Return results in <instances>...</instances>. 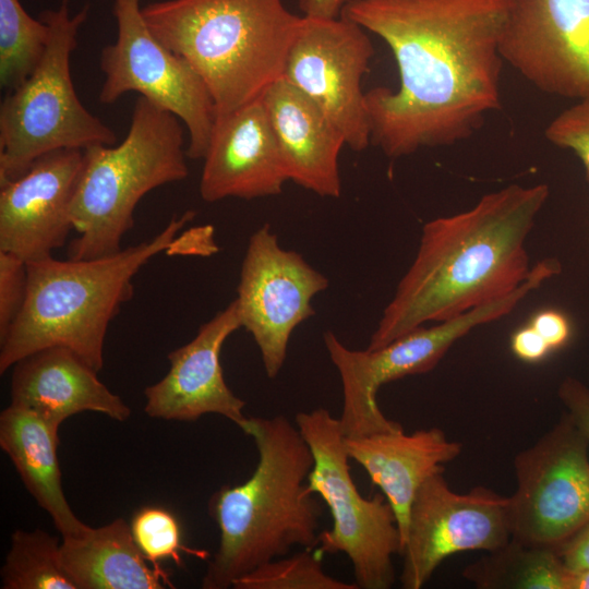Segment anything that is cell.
Returning a JSON list of instances; mask_svg holds the SVG:
<instances>
[{"instance_id":"2e32d148","label":"cell","mask_w":589,"mask_h":589,"mask_svg":"<svg viewBox=\"0 0 589 589\" xmlns=\"http://www.w3.org/2000/svg\"><path fill=\"white\" fill-rule=\"evenodd\" d=\"M83 163V149L52 151L0 185V251L27 263L52 256L65 243Z\"/></svg>"},{"instance_id":"6da1fadb","label":"cell","mask_w":589,"mask_h":589,"mask_svg":"<svg viewBox=\"0 0 589 589\" xmlns=\"http://www.w3.org/2000/svg\"><path fill=\"white\" fill-rule=\"evenodd\" d=\"M509 0H349L341 15L381 37L399 86L365 92L371 144L390 158L469 139L501 108Z\"/></svg>"},{"instance_id":"277c9868","label":"cell","mask_w":589,"mask_h":589,"mask_svg":"<svg viewBox=\"0 0 589 589\" xmlns=\"http://www.w3.org/2000/svg\"><path fill=\"white\" fill-rule=\"evenodd\" d=\"M259 459L249 479L211 496L208 513L219 529V546L203 576L204 589H227L292 546L318 543L322 506L306 480L312 452L286 417H250L242 429Z\"/></svg>"},{"instance_id":"83f0119b","label":"cell","mask_w":589,"mask_h":589,"mask_svg":"<svg viewBox=\"0 0 589 589\" xmlns=\"http://www.w3.org/2000/svg\"><path fill=\"white\" fill-rule=\"evenodd\" d=\"M131 532L133 539L144 554L154 564L163 560H172L182 566V554H191L201 560H207L209 553L205 550L191 549L182 543V533L178 519L167 508L145 506L132 517Z\"/></svg>"},{"instance_id":"cb8c5ba5","label":"cell","mask_w":589,"mask_h":589,"mask_svg":"<svg viewBox=\"0 0 589 589\" xmlns=\"http://www.w3.org/2000/svg\"><path fill=\"white\" fill-rule=\"evenodd\" d=\"M462 577L479 589H567L569 572L555 549L513 538L467 565Z\"/></svg>"},{"instance_id":"f1b7e54d","label":"cell","mask_w":589,"mask_h":589,"mask_svg":"<svg viewBox=\"0 0 589 589\" xmlns=\"http://www.w3.org/2000/svg\"><path fill=\"white\" fill-rule=\"evenodd\" d=\"M544 134L552 144L572 151L580 159L589 183V98L563 110Z\"/></svg>"},{"instance_id":"d6986e66","label":"cell","mask_w":589,"mask_h":589,"mask_svg":"<svg viewBox=\"0 0 589 589\" xmlns=\"http://www.w3.org/2000/svg\"><path fill=\"white\" fill-rule=\"evenodd\" d=\"M288 180L324 197H339L338 158L345 137L327 115L284 77L261 96Z\"/></svg>"},{"instance_id":"7402d4cb","label":"cell","mask_w":589,"mask_h":589,"mask_svg":"<svg viewBox=\"0 0 589 589\" xmlns=\"http://www.w3.org/2000/svg\"><path fill=\"white\" fill-rule=\"evenodd\" d=\"M59 429L34 411L10 405L0 413V447L10 457L26 490L64 537L91 527L71 509L61 484Z\"/></svg>"},{"instance_id":"7a4b0ae2","label":"cell","mask_w":589,"mask_h":589,"mask_svg":"<svg viewBox=\"0 0 589 589\" xmlns=\"http://www.w3.org/2000/svg\"><path fill=\"white\" fill-rule=\"evenodd\" d=\"M549 193L544 183L510 184L483 195L465 212L424 224L417 255L366 349L518 289L531 271L526 240Z\"/></svg>"},{"instance_id":"4316f807","label":"cell","mask_w":589,"mask_h":589,"mask_svg":"<svg viewBox=\"0 0 589 589\" xmlns=\"http://www.w3.org/2000/svg\"><path fill=\"white\" fill-rule=\"evenodd\" d=\"M304 549L289 557L271 560L232 582L235 589H358L323 569L318 551Z\"/></svg>"},{"instance_id":"ba28073f","label":"cell","mask_w":589,"mask_h":589,"mask_svg":"<svg viewBox=\"0 0 589 589\" xmlns=\"http://www.w3.org/2000/svg\"><path fill=\"white\" fill-rule=\"evenodd\" d=\"M556 274L548 260L537 262L527 279L513 293L469 310L458 316L418 327L373 350H352L326 330L324 344L337 369L342 386V410L339 417L346 437L395 432L402 426L386 418L376 394L381 386L395 380L431 371L461 337L477 326L507 315L529 293Z\"/></svg>"},{"instance_id":"e575fe53","label":"cell","mask_w":589,"mask_h":589,"mask_svg":"<svg viewBox=\"0 0 589 589\" xmlns=\"http://www.w3.org/2000/svg\"><path fill=\"white\" fill-rule=\"evenodd\" d=\"M349 0H299L302 15L315 19H337Z\"/></svg>"},{"instance_id":"d6a6232c","label":"cell","mask_w":589,"mask_h":589,"mask_svg":"<svg viewBox=\"0 0 589 589\" xmlns=\"http://www.w3.org/2000/svg\"><path fill=\"white\" fill-rule=\"evenodd\" d=\"M568 572L589 568V522L555 549Z\"/></svg>"},{"instance_id":"e0dca14e","label":"cell","mask_w":589,"mask_h":589,"mask_svg":"<svg viewBox=\"0 0 589 589\" xmlns=\"http://www.w3.org/2000/svg\"><path fill=\"white\" fill-rule=\"evenodd\" d=\"M242 327L235 299L204 323L195 337L168 354L167 374L144 390V411L156 419L195 421L206 413L227 418L241 430L245 401L225 382L220 351L226 339Z\"/></svg>"},{"instance_id":"8fae6325","label":"cell","mask_w":589,"mask_h":589,"mask_svg":"<svg viewBox=\"0 0 589 589\" xmlns=\"http://www.w3.org/2000/svg\"><path fill=\"white\" fill-rule=\"evenodd\" d=\"M589 440L567 412L514 458L512 538L556 549L589 522Z\"/></svg>"},{"instance_id":"ffe728a7","label":"cell","mask_w":589,"mask_h":589,"mask_svg":"<svg viewBox=\"0 0 589 589\" xmlns=\"http://www.w3.org/2000/svg\"><path fill=\"white\" fill-rule=\"evenodd\" d=\"M10 405L34 411L56 428L73 414L93 411L125 421L130 407L70 348L51 346L12 366Z\"/></svg>"},{"instance_id":"603a6c76","label":"cell","mask_w":589,"mask_h":589,"mask_svg":"<svg viewBox=\"0 0 589 589\" xmlns=\"http://www.w3.org/2000/svg\"><path fill=\"white\" fill-rule=\"evenodd\" d=\"M60 557L76 589L173 588L169 574L141 552L122 518L62 538Z\"/></svg>"},{"instance_id":"52a82bcc","label":"cell","mask_w":589,"mask_h":589,"mask_svg":"<svg viewBox=\"0 0 589 589\" xmlns=\"http://www.w3.org/2000/svg\"><path fill=\"white\" fill-rule=\"evenodd\" d=\"M87 9L71 16L69 0H62L58 9L39 16L49 27L45 53L0 106V185L49 152L116 144L115 132L83 106L71 79L70 57Z\"/></svg>"},{"instance_id":"f546056e","label":"cell","mask_w":589,"mask_h":589,"mask_svg":"<svg viewBox=\"0 0 589 589\" xmlns=\"http://www.w3.org/2000/svg\"><path fill=\"white\" fill-rule=\"evenodd\" d=\"M27 291L26 262L0 251V339L20 313Z\"/></svg>"},{"instance_id":"4fadbf2b","label":"cell","mask_w":589,"mask_h":589,"mask_svg":"<svg viewBox=\"0 0 589 589\" xmlns=\"http://www.w3.org/2000/svg\"><path fill=\"white\" fill-rule=\"evenodd\" d=\"M327 287L328 279L299 253L280 247L268 224L252 233L236 300L268 377L278 375L292 332L315 313L312 300Z\"/></svg>"},{"instance_id":"4dcf8cb0","label":"cell","mask_w":589,"mask_h":589,"mask_svg":"<svg viewBox=\"0 0 589 589\" xmlns=\"http://www.w3.org/2000/svg\"><path fill=\"white\" fill-rule=\"evenodd\" d=\"M557 394L566 412L589 440V388L577 378L566 377Z\"/></svg>"},{"instance_id":"30bf717a","label":"cell","mask_w":589,"mask_h":589,"mask_svg":"<svg viewBox=\"0 0 589 589\" xmlns=\"http://www.w3.org/2000/svg\"><path fill=\"white\" fill-rule=\"evenodd\" d=\"M117 39L100 53L105 74L98 99L113 104L135 92L179 118L189 132L187 156L203 159L216 119L211 92L197 71L148 28L140 0H115Z\"/></svg>"},{"instance_id":"44dd1931","label":"cell","mask_w":589,"mask_h":589,"mask_svg":"<svg viewBox=\"0 0 589 589\" xmlns=\"http://www.w3.org/2000/svg\"><path fill=\"white\" fill-rule=\"evenodd\" d=\"M345 448L392 506L404 545L411 505L419 489L432 476L443 473L444 465L460 455L462 445L449 441L441 429L430 428L411 434L399 430L345 436Z\"/></svg>"},{"instance_id":"484cf974","label":"cell","mask_w":589,"mask_h":589,"mask_svg":"<svg viewBox=\"0 0 589 589\" xmlns=\"http://www.w3.org/2000/svg\"><path fill=\"white\" fill-rule=\"evenodd\" d=\"M49 27L33 19L20 0H0V85L5 92L19 87L40 62Z\"/></svg>"},{"instance_id":"ac0fdd59","label":"cell","mask_w":589,"mask_h":589,"mask_svg":"<svg viewBox=\"0 0 589 589\" xmlns=\"http://www.w3.org/2000/svg\"><path fill=\"white\" fill-rule=\"evenodd\" d=\"M203 159L200 194L205 202L277 195L288 181L261 97L216 115Z\"/></svg>"},{"instance_id":"5b68a950","label":"cell","mask_w":589,"mask_h":589,"mask_svg":"<svg viewBox=\"0 0 589 589\" xmlns=\"http://www.w3.org/2000/svg\"><path fill=\"white\" fill-rule=\"evenodd\" d=\"M142 14L153 35L202 76L216 115L260 98L281 77L302 21L281 0H164Z\"/></svg>"},{"instance_id":"1f68e13d","label":"cell","mask_w":589,"mask_h":589,"mask_svg":"<svg viewBox=\"0 0 589 589\" xmlns=\"http://www.w3.org/2000/svg\"><path fill=\"white\" fill-rule=\"evenodd\" d=\"M529 325L544 339L551 351L563 347L570 337V323L560 311L543 310L531 318Z\"/></svg>"},{"instance_id":"8992f818","label":"cell","mask_w":589,"mask_h":589,"mask_svg":"<svg viewBox=\"0 0 589 589\" xmlns=\"http://www.w3.org/2000/svg\"><path fill=\"white\" fill-rule=\"evenodd\" d=\"M180 121L140 96L120 144L83 149L70 212L77 237L69 245V259L92 260L119 252L123 236L133 227L140 200L160 185L187 178Z\"/></svg>"},{"instance_id":"d4e9b609","label":"cell","mask_w":589,"mask_h":589,"mask_svg":"<svg viewBox=\"0 0 589 589\" xmlns=\"http://www.w3.org/2000/svg\"><path fill=\"white\" fill-rule=\"evenodd\" d=\"M61 542L43 529H17L1 568L2 589H76L64 572Z\"/></svg>"},{"instance_id":"d590c367","label":"cell","mask_w":589,"mask_h":589,"mask_svg":"<svg viewBox=\"0 0 589 589\" xmlns=\"http://www.w3.org/2000/svg\"><path fill=\"white\" fill-rule=\"evenodd\" d=\"M567 589H589V568L569 572Z\"/></svg>"},{"instance_id":"7c38bea8","label":"cell","mask_w":589,"mask_h":589,"mask_svg":"<svg viewBox=\"0 0 589 589\" xmlns=\"http://www.w3.org/2000/svg\"><path fill=\"white\" fill-rule=\"evenodd\" d=\"M373 53L366 31L348 17L302 15L283 69L281 77L312 99L356 152L371 144L361 80Z\"/></svg>"},{"instance_id":"836d02e7","label":"cell","mask_w":589,"mask_h":589,"mask_svg":"<svg viewBox=\"0 0 589 589\" xmlns=\"http://www.w3.org/2000/svg\"><path fill=\"white\" fill-rule=\"evenodd\" d=\"M513 353L526 362H538L550 351V347L529 324L517 329L510 338Z\"/></svg>"},{"instance_id":"9c48e42d","label":"cell","mask_w":589,"mask_h":589,"mask_svg":"<svg viewBox=\"0 0 589 589\" xmlns=\"http://www.w3.org/2000/svg\"><path fill=\"white\" fill-rule=\"evenodd\" d=\"M296 425L313 455L309 490L322 497L333 518L320 532V553H345L361 589H388L396 579L393 556L401 552L394 510L384 495L366 498L350 472L339 418L325 408L301 411Z\"/></svg>"},{"instance_id":"3957f363","label":"cell","mask_w":589,"mask_h":589,"mask_svg":"<svg viewBox=\"0 0 589 589\" xmlns=\"http://www.w3.org/2000/svg\"><path fill=\"white\" fill-rule=\"evenodd\" d=\"M194 215L187 211L152 239L111 255L92 260L49 256L27 262L24 304L0 339V373L51 346L70 348L99 372L108 326L133 297V278L139 271L161 252L209 256L218 251L211 225L178 236Z\"/></svg>"},{"instance_id":"5bb4252c","label":"cell","mask_w":589,"mask_h":589,"mask_svg":"<svg viewBox=\"0 0 589 589\" xmlns=\"http://www.w3.org/2000/svg\"><path fill=\"white\" fill-rule=\"evenodd\" d=\"M512 538L509 497L476 486L454 492L443 473L429 478L410 509L402 545L400 584L420 589L448 556L466 551H494Z\"/></svg>"},{"instance_id":"9a60e30c","label":"cell","mask_w":589,"mask_h":589,"mask_svg":"<svg viewBox=\"0 0 589 589\" xmlns=\"http://www.w3.org/2000/svg\"><path fill=\"white\" fill-rule=\"evenodd\" d=\"M501 55L539 91L589 98V0H509Z\"/></svg>"}]
</instances>
